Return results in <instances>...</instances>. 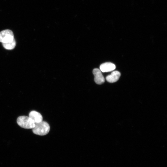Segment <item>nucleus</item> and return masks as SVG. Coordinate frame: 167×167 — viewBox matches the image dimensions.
<instances>
[{
    "mask_svg": "<svg viewBox=\"0 0 167 167\" xmlns=\"http://www.w3.org/2000/svg\"><path fill=\"white\" fill-rule=\"evenodd\" d=\"M50 130L49 124L46 122L42 121L35 123L32 129L33 132L35 134L40 135H44L47 134Z\"/></svg>",
    "mask_w": 167,
    "mask_h": 167,
    "instance_id": "f257e3e1",
    "label": "nucleus"
},
{
    "mask_svg": "<svg viewBox=\"0 0 167 167\" xmlns=\"http://www.w3.org/2000/svg\"><path fill=\"white\" fill-rule=\"evenodd\" d=\"M17 124L21 127L25 129H32L35 123L29 116H21L19 117L17 119Z\"/></svg>",
    "mask_w": 167,
    "mask_h": 167,
    "instance_id": "f03ea898",
    "label": "nucleus"
},
{
    "mask_svg": "<svg viewBox=\"0 0 167 167\" xmlns=\"http://www.w3.org/2000/svg\"><path fill=\"white\" fill-rule=\"evenodd\" d=\"M13 33L10 30L6 29L0 32V42L6 43L14 39Z\"/></svg>",
    "mask_w": 167,
    "mask_h": 167,
    "instance_id": "7ed1b4c3",
    "label": "nucleus"
},
{
    "mask_svg": "<svg viewBox=\"0 0 167 167\" xmlns=\"http://www.w3.org/2000/svg\"><path fill=\"white\" fill-rule=\"evenodd\" d=\"M93 73L94 76V81L96 84H101L104 83L105 78L100 69H94L93 71Z\"/></svg>",
    "mask_w": 167,
    "mask_h": 167,
    "instance_id": "20e7f679",
    "label": "nucleus"
},
{
    "mask_svg": "<svg viewBox=\"0 0 167 167\" xmlns=\"http://www.w3.org/2000/svg\"><path fill=\"white\" fill-rule=\"evenodd\" d=\"M100 68L101 71L102 72H109L114 70L116 68V66L111 62H107L101 64Z\"/></svg>",
    "mask_w": 167,
    "mask_h": 167,
    "instance_id": "39448f33",
    "label": "nucleus"
},
{
    "mask_svg": "<svg viewBox=\"0 0 167 167\" xmlns=\"http://www.w3.org/2000/svg\"><path fill=\"white\" fill-rule=\"evenodd\" d=\"M121 76V74L118 71H113L111 74L107 76L106 78V80L109 83H113L117 81Z\"/></svg>",
    "mask_w": 167,
    "mask_h": 167,
    "instance_id": "423d86ee",
    "label": "nucleus"
},
{
    "mask_svg": "<svg viewBox=\"0 0 167 167\" xmlns=\"http://www.w3.org/2000/svg\"><path fill=\"white\" fill-rule=\"evenodd\" d=\"M29 117L35 123L40 122L43 121L42 115L35 111L33 110L30 112L29 113Z\"/></svg>",
    "mask_w": 167,
    "mask_h": 167,
    "instance_id": "0eeeda50",
    "label": "nucleus"
},
{
    "mask_svg": "<svg viewBox=\"0 0 167 167\" xmlns=\"http://www.w3.org/2000/svg\"><path fill=\"white\" fill-rule=\"evenodd\" d=\"M3 46L7 49H12L14 48L16 45L15 40L14 39L12 41L6 42L2 43Z\"/></svg>",
    "mask_w": 167,
    "mask_h": 167,
    "instance_id": "6e6552de",
    "label": "nucleus"
}]
</instances>
